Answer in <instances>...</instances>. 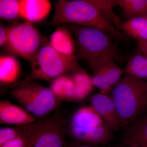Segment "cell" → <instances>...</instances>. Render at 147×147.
I'll return each mask as SVG.
<instances>
[{"instance_id":"6da1fadb","label":"cell","mask_w":147,"mask_h":147,"mask_svg":"<svg viewBox=\"0 0 147 147\" xmlns=\"http://www.w3.org/2000/svg\"><path fill=\"white\" fill-rule=\"evenodd\" d=\"M66 23L98 29L116 39L123 38L119 30L88 0L58 1L50 24Z\"/></svg>"},{"instance_id":"7a4b0ae2","label":"cell","mask_w":147,"mask_h":147,"mask_svg":"<svg viewBox=\"0 0 147 147\" xmlns=\"http://www.w3.org/2000/svg\"><path fill=\"white\" fill-rule=\"evenodd\" d=\"M71 28L76 40V57L86 61L94 74L113 60L116 47L110 35L92 27L74 25Z\"/></svg>"},{"instance_id":"3957f363","label":"cell","mask_w":147,"mask_h":147,"mask_svg":"<svg viewBox=\"0 0 147 147\" xmlns=\"http://www.w3.org/2000/svg\"><path fill=\"white\" fill-rule=\"evenodd\" d=\"M122 127L141 116L147 108V80L136 79L126 74L110 91Z\"/></svg>"},{"instance_id":"277c9868","label":"cell","mask_w":147,"mask_h":147,"mask_svg":"<svg viewBox=\"0 0 147 147\" xmlns=\"http://www.w3.org/2000/svg\"><path fill=\"white\" fill-rule=\"evenodd\" d=\"M76 55L66 56L54 49L50 42L43 38L39 52L31 62V73L23 82L36 79L50 80L69 71L82 69Z\"/></svg>"},{"instance_id":"5b68a950","label":"cell","mask_w":147,"mask_h":147,"mask_svg":"<svg viewBox=\"0 0 147 147\" xmlns=\"http://www.w3.org/2000/svg\"><path fill=\"white\" fill-rule=\"evenodd\" d=\"M10 94L34 117L46 115L57 105L58 99L50 89L30 82H21Z\"/></svg>"},{"instance_id":"8992f818","label":"cell","mask_w":147,"mask_h":147,"mask_svg":"<svg viewBox=\"0 0 147 147\" xmlns=\"http://www.w3.org/2000/svg\"><path fill=\"white\" fill-rule=\"evenodd\" d=\"M7 28V38L3 45L6 51L31 62L42 45L43 39L39 32L28 21Z\"/></svg>"},{"instance_id":"52a82bcc","label":"cell","mask_w":147,"mask_h":147,"mask_svg":"<svg viewBox=\"0 0 147 147\" xmlns=\"http://www.w3.org/2000/svg\"><path fill=\"white\" fill-rule=\"evenodd\" d=\"M66 124L63 117L59 115L40 120L26 147H67Z\"/></svg>"},{"instance_id":"ba28073f","label":"cell","mask_w":147,"mask_h":147,"mask_svg":"<svg viewBox=\"0 0 147 147\" xmlns=\"http://www.w3.org/2000/svg\"><path fill=\"white\" fill-rule=\"evenodd\" d=\"M125 128L116 147H147V114L135 119Z\"/></svg>"},{"instance_id":"9c48e42d","label":"cell","mask_w":147,"mask_h":147,"mask_svg":"<svg viewBox=\"0 0 147 147\" xmlns=\"http://www.w3.org/2000/svg\"><path fill=\"white\" fill-rule=\"evenodd\" d=\"M113 130L106 123L96 128L83 129L69 126L66 133L75 141L92 145H105L113 136Z\"/></svg>"},{"instance_id":"30bf717a","label":"cell","mask_w":147,"mask_h":147,"mask_svg":"<svg viewBox=\"0 0 147 147\" xmlns=\"http://www.w3.org/2000/svg\"><path fill=\"white\" fill-rule=\"evenodd\" d=\"M91 101L92 106L112 130L116 131L122 127L117 109L110 96L99 92L92 96Z\"/></svg>"},{"instance_id":"8fae6325","label":"cell","mask_w":147,"mask_h":147,"mask_svg":"<svg viewBox=\"0 0 147 147\" xmlns=\"http://www.w3.org/2000/svg\"><path fill=\"white\" fill-rule=\"evenodd\" d=\"M35 117L26 110L7 100L0 102V123L16 126L33 123Z\"/></svg>"},{"instance_id":"7c38bea8","label":"cell","mask_w":147,"mask_h":147,"mask_svg":"<svg viewBox=\"0 0 147 147\" xmlns=\"http://www.w3.org/2000/svg\"><path fill=\"white\" fill-rule=\"evenodd\" d=\"M123 72L122 68L112 60L94 74L92 78L93 84L99 90L100 93L106 94L118 83Z\"/></svg>"},{"instance_id":"4fadbf2b","label":"cell","mask_w":147,"mask_h":147,"mask_svg":"<svg viewBox=\"0 0 147 147\" xmlns=\"http://www.w3.org/2000/svg\"><path fill=\"white\" fill-rule=\"evenodd\" d=\"M51 9L48 0H20V16L31 23L44 19Z\"/></svg>"},{"instance_id":"5bb4252c","label":"cell","mask_w":147,"mask_h":147,"mask_svg":"<svg viewBox=\"0 0 147 147\" xmlns=\"http://www.w3.org/2000/svg\"><path fill=\"white\" fill-rule=\"evenodd\" d=\"M105 123L92 106H86L76 111L71 118L69 126L90 129L101 126Z\"/></svg>"},{"instance_id":"9a60e30c","label":"cell","mask_w":147,"mask_h":147,"mask_svg":"<svg viewBox=\"0 0 147 147\" xmlns=\"http://www.w3.org/2000/svg\"><path fill=\"white\" fill-rule=\"evenodd\" d=\"M50 44L56 51L66 56L74 55L76 43L69 30L65 27H58L50 37Z\"/></svg>"},{"instance_id":"2e32d148","label":"cell","mask_w":147,"mask_h":147,"mask_svg":"<svg viewBox=\"0 0 147 147\" xmlns=\"http://www.w3.org/2000/svg\"><path fill=\"white\" fill-rule=\"evenodd\" d=\"M20 64L13 56L2 55L0 58V82L1 84H12L20 74Z\"/></svg>"},{"instance_id":"e0dca14e","label":"cell","mask_w":147,"mask_h":147,"mask_svg":"<svg viewBox=\"0 0 147 147\" xmlns=\"http://www.w3.org/2000/svg\"><path fill=\"white\" fill-rule=\"evenodd\" d=\"M120 30L138 42L147 40V17L139 16L122 23Z\"/></svg>"},{"instance_id":"ac0fdd59","label":"cell","mask_w":147,"mask_h":147,"mask_svg":"<svg viewBox=\"0 0 147 147\" xmlns=\"http://www.w3.org/2000/svg\"><path fill=\"white\" fill-rule=\"evenodd\" d=\"M74 84L71 76L62 75L51 84L50 89L58 99L74 100Z\"/></svg>"},{"instance_id":"d6986e66","label":"cell","mask_w":147,"mask_h":147,"mask_svg":"<svg viewBox=\"0 0 147 147\" xmlns=\"http://www.w3.org/2000/svg\"><path fill=\"white\" fill-rule=\"evenodd\" d=\"M71 78L74 84V100H82L88 95L94 86L92 78L82 69L74 71Z\"/></svg>"},{"instance_id":"ffe728a7","label":"cell","mask_w":147,"mask_h":147,"mask_svg":"<svg viewBox=\"0 0 147 147\" xmlns=\"http://www.w3.org/2000/svg\"><path fill=\"white\" fill-rule=\"evenodd\" d=\"M40 120L26 125L5 127L0 129V146L21 135L31 136L39 124Z\"/></svg>"},{"instance_id":"44dd1931","label":"cell","mask_w":147,"mask_h":147,"mask_svg":"<svg viewBox=\"0 0 147 147\" xmlns=\"http://www.w3.org/2000/svg\"><path fill=\"white\" fill-rule=\"evenodd\" d=\"M129 19L146 16L147 0H119L115 1Z\"/></svg>"},{"instance_id":"7402d4cb","label":"cell","mask_w":147,"mask_h":147,"mask_svg":"<svg viewBox=\"0 0 147 147\" xmlns=\"http://www.w3.org/2000/svg\"><path fill=\"white\" fill-rule=\"evenodd\" d=\"M126 72L136 79L147 80V57L139 54L131 57L127 65Z\"/></svg>"},{"instance_id":"603a6c76","label":"cell","mask_w":147,"mask_h":147,"mask_svg":"<svg viewBox=\"0 0 147 147\" xmlns=\"http://www.w3.org/2000/svg\"><path fill=\"white\" fill-rule=\"evenodd\" d=\"M20 16V1L1 0L0 18L5 21H12Z\"/></svg>"},{"instance_id":"cb8c5ba5","label":"cell","mask_w":147,"mask_h":147,"mask_svg":"<svg viewBox=\"0 0 147 147\" xmlns=\"http://www.w3.org/2000/svg\"><path fill=\"white\" fill-rule=\"evenodd\" d=\"M90 3L95 6L102 14L109 20L118 30L120 29L122 23L117 17L112 9L113 1H101V0H88Z\"/></svg>"},{"instance_id":"d4e9b609","label":"cell","mask_w":147,"mask_h":147,"mask_svg":"<svg viewBox=\"0 0 147 147\" xmlns=\"http://www.w3.org/2000/svg\"><path fill=\"white\" fill-rule=\"evenodd\" d=\"M30 136L21 135L6 142L0 146V147H26Z\"/></svg>"},{"instance_id":"484cf974","label":"cell","mask_w":147,"mask_h":147,"mask_svg":"<svg viewBox=\"0 0 147 147\" xmlns=\"http://www.w3.org/2000/svg\"><path fill=\"white\" fill-rule=\"evenodd\" d=\"M136 52L137 54L143 55L147 57V40L138 42Z\"/></svg>"},{"instance_id":"4316f807","label":"cell","mask_w":147,"mask_h":147,"mask_svg":"<svg viewBox=\"0 0 147 147\" xmlns=\"http://www.w3.org/2000/svg\"><path fill=\"white\" fill-rule=\"evenodd\" d=\"M7 37V28H5L2 25L0 26V45L3 46Z\"/></svg>"},{"instance_id":"83f0119b","label":"cell","mask_w":147,"mask_h":147,"mask_svg":"<svg viewBox=\"0 0 147 147\" xmlns=\"http://www.w3.org/2000/svg\"><path fill=\"white\" fill-rule=\"evenodd\" d=\"M67 147H99L94 145L90 144H86L82 142L74 141L69 145H67Z\"/></svg>"},{"instance_id":"f1b7e54d","label":"cell","mask_w":147,"mask_h":147,"mask_svg":"<svg viewBox=\"0 0 147 147\" xmlns=\"http://www.w3.org/2000/svg\"><path fill=\"white\" fill-rule=\"evenodd\" d=\"M146 16H147V14H146Z\"/></svg>"}]
</instances>
